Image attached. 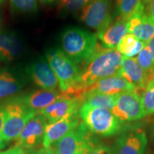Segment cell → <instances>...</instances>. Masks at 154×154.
Wrapping results in <instances>:
<instances>
[{"label": "cell", "mask_w": 154, "mask_h": 154, "mask_svg": "<svg viewBox=\"0 0 154 154\" xmlns=\"http://www.w3.org/2000/svg\"><path fill=\"white\" fill-rule=\"evenodd\" d=\"M26 154H52L49 149H41L38 150H29L26 151Z\"/></svg>", "instance_id": "1f68e13d"}, {"label": "cell", "mask_w": 154, "mask_h": 154, "mask_svg": "<svg viewBox=\"0 0 154 154\" xmlns=\"http://www.w3.org/2000/svg\"><path fill=\"white\" fill-rule=\"evenodd\" d=\"M146 43L141 42L131 34H126L121 38L117 46V50L124 57L134 58L145 47Z\"/></svg>", "instance_id": "44dd1931"}, {"label": "cell", "mask_w": 154, "mask_h": 154, "mask_svg": "<svg viewBox=\"0 0 154 154\" xmlns=\"http://www.w3.org/2000/svg\"><path fill=\"white\" fill-rule=\"evenodd\" d=\"M128 33V22L117 19L104 29L97 33V37L103 47L114 49L124 36Z\"/></svg>", "instance_id": "d6986e66"}, {"label": "cell", "mask_w": 154, "mask_h": 154, "mask_svg": "<svg viewBox=\"0 0 154 154\" xmlns=\"http://www.w3.org/2000/svg\"><path fill=\"white\" fill-rule=\"evenodd\" d=\"M48 124L47 119L40 113L34 116L27 123L17 138L15 146L26 151L33 150L43 140L44 131Z\"/></svg>", "instance_id": "30bf717a"}, {"label": "cell", "mask_w": 154, "mask_h": 154, "mask_svg": "<svg viewBox=\"0 0 154 154\" xmlns=\"http://www.w3.org/2000/svg\"><path fill=\"white\" fill-rule=\"evenodd\" d=\"M26 72L30 79L43 89L56 90L59 86L54 72L44 58H39L29 64Z\"/></svg>", "instance_id": "7c38bea8"}, {"label": "cell", "mask_w": 154, "mask_h": 154, "mask_svg": "<svg viewBox=\"0 0 154 154\" xmlns=\"http://www.w3.org/2000/svg\"><path fill=\"white\" fill-rule=\"evenodd\" d=\"M119 74L138 90L143 91L148 83L149 77L139 66L136 58L124 57Z\"/></svg>", "instance_id": "e0dca14e"}, {"label": "cell", "mask_w": 154, "mask_h": 154, "mask_svg": "<svg viewBox=\"0 0 154 154\" xmlns=\"http://www.w3.org/2000/svg\"><path fill=\"white\" fill-rule=\"evenodd\" d=\"M91 0H58V7L61 11L75 12L82 10Z\"/></svg>", "instance_id": "4316f807"}, {"label": "cell", "mask_w": 154, "mask_h": 154, "mask_svg": "<svg viewBox=\"0 0 154 154\" xmlns=\"http://www.w3.org/2000/svg\"><path fill=\"white\" fill-rule=\"evenodd\" d=\"M99 143L94 134L81 121L78 126L48 149L52 154H88Z\"/></svg>", "instance_id": "8992f818"}, {"label": "cell", "mask_w": 154, "mask_h": 154, "mask_svg": "<svg viewBox=\"0 0 154 154\" xmlns=\"http://www.w3.org/2000/svg\"><path fill=\"white\" fill-rule=\"evenodd\" d=\"M11 11L14 13H34L38 10V0H9Z\"/></svg>", "instance_id": "484cf974"}, {"label": "cell", "mask_w": 154, "mask_h": 154, "mask_svg": "<svg viewBox=\"0 0 154 154\" xmlns=\"http://www.w3.org/2000/svg\"><path fill=\"white\" fill-rule=\"evenodd\" d=\"M83 100L79 98L64 96L40 111L47 119L48 123H53L69 116L79 114Z\"/></svg>", "instance_id": "8fae6325"}, {"label": "cell", "mask_w": 154, "mask_h": 154, "mask_svg": "<svg viewBox=\"0 0 154 154\" xmlns=\"http://www.w3.org/2000/svg\"><path fill=\"white\" fill-rule=\"evenodd\" d=\"M147 4V7L145 8L146 12L154 21V0H149Z\"/></svg>", "instance_id": "f546056e"}, {"label": "cell", "mask_w": 154, "mask_h": 154, "mask_svg": "<svg viewBox=\"0 0 154 154\" xmlns=\"http://www.w3.org/2000/svg\"><path fill=\"white\" fill-rule=\"evenodd\" d=\"M79 114L63 118L53 123H48L44 131L42 145L44 149H49L61 138L80 124Z\"/></svg>", "instance_id": "5bb4252c"}, {"label": "cell", "mask_w": 154, "mask_h": 154, "mask_svg": "<svg viewBox=\"0 0 154 154\" xmlns=\"http://www.w3.org/2000/svg\"><path fill=\"white\" fill-rule=\"evenodd\" d=\"M4 2H5V0H0V5H2V4L4 3Z\"/></svg>", "instance_id": "74e56055"}, {"label": "cell", "mask_w": 154, "mask_h": 154, "mask_svg": "<svg viewBox=\"0 0 154 154\" xmlns=\"http://www.w3.org/2000/svg\"><path fill=\"white\" fill-rule=\"evenodd\" d=\"M63 52L79 64L87 60L99 49L97 35L78 27L66 29L61 36Z\"/></svg>", "instance_id": "3957f363"}, {"label": "cell", "mask_w": 154, "mask_h": 154, "mask_svg": "<svg viewBox=\"0 0 154 154\" xmlns=\"http://www.w3.org/2000/svg\"><path fill=\"white\" fill-rule=\"evenodd\" d=\"M2 17L0 15V34L2 32Z\"/></svg>", "instance_id": "d590c367"}, {"label": "cell", "mask_w": 154, "mask_h": 154, "mask_svg": "<svg viewBox=\"0 0 154 154\" xmlns=\"http://www.w3.org/2000/svg\"><path fill=\"white\" fill-rule=\"evenodd\" d=\"M123 56L117 49L100 46L80 69L79 90L83 97L86 89L97 81L119 74Z\"/></svg>", "instance_id": "6da1fadb"}, {"label": "cell", "mask_w": 154, "mask_h": 154, "mask_svg": "<svg viewBox=\"0 0 154 154\" xmlns=\"http://www.w3.org/2000/svg\"><path fill=\"white\" fill-rule=\"evenodd\" d=\"M4 124H5V109H4V105H0V138L2 134Z\"/></svg>", "instance_id": "4dcf8cb0"}, {"label": "cell", "mask_w": 154, "mask_h": 154, "mask_svg": "<svg viewBox=\"0 0 154 154\" xmlns=\"http://www.w3.org/2000/svg\"><path fill=\"white\" fill-rule=\"evenodd\" d=\"M24 45L16 33L2 31L0 34V61L9 63L22 54Z\"/></svg>", "instance_id": "2e32d148"}, {"label": "cell", "mask_w": 154, "mask_h": 154, "mask_svg": "<svg viewBox=\"0 0 154 154\" xmlns=\"http://www.w3.org/2000/svg\"><path fill=\"white\" fill-rule=\"evenodd\" d=\"M22 79L11 69H0V101L9 100L21 91L24 86Z\"/></svg>", "instance_id": "ffe728a7"}, {"label": "cell", "mask_w": 154, "mask_h": 154, "mask_svg": "<svg viewBox=\"0 0 154 154\" xmlns=\"http://www.w3.org/2000/svg\"><path fill=\"white\" fill-rule=\"evenodd\" d=\"M143 91L134 89L116 95L112 113L121 122H131L146 116L141 103Z\"/></svg>", "instance_id": "52a82bcc"}, {"label": "cell", "mask_w": 154, "mask_h": 154, "mask_svg": "<svg viewBox=\"0 0 154 154\" xmlns=\"http://www.w3.org/2000/svg\"><path fill=\"white\" fill-rule=\"evenodd\" d=\"M88 154H116L114 148L104 143H99Z\"/></svg>", "instance_id": "83f0119b"}, {"label": "cell", "mask_w": 154, "mask_h": 154, "mask_svg": "<svg viewBox=\"0 0 154 154\" xmlns=\"http://www.w3.org/2000/svg\"><path fill=\"white\" fill-rule=\"evenodd\" d=\"M26 151L25 149L22 148L18 147V146H14L8 150H6L5 151L0 152V154H26Z\"/></svg>", "instance_id": "f1b7e54d"}, {"label": "cell", "mask_w": 154, "mask_h": 154, "mask_svg": "<svg viewBox=\"0 0 154 154\" xmlns=\"http://www.w3.org/2000/svg\"><path fill=\"white\" fill-rule=\"evenodd\" d=\"M142 107L145 116L154 113V78L150 81L141 94Z\"/></svg>", "instance_id": "d4e9b609"}, {"label": "cell", "mask_w": 154, "mask_h": 154, "mask_svg": "<svg viewBox=\"0 0 154 154\" xmlns=\"http://www.w3.org/2000/svg\"><path fill=\"white\" fill-rule=\"evenodd\" d=\"M79 117L90 132L99 136L109 137L119 134L122 129L123 123L112 111L103 108L83 103Z\"/></svg>", "instance_id": "277c9868"}, {"label": "cell", "mask_w": 154, "mask_h": 154, "mask_svg": "<svg viewBox=\"0 0 154 154\" xmlns=\"http://www.w3.org/2000/svg\"><path fill=\"white\" fill-rule=\"evenodd\" d=\"M111 4V0H91L81 10V22L97 32L104 29L113 22Z\"/></svg>", "instance_id": "ba28073f"}, {"label": "cell", "mask_w": 154, "mask_h": 154, "mask_svg": "<svg viewBox=\"0 0 154 154\" xmlns=\"http://www.w3.org/2000/svg\"><path fill=\"white\" fill-rule=\"evenodd\" d=\"M146 44H147V46L149 48L150 51H151L152 57H153V60L154 62V36L151 38V39H150V41Z\"/></svg>", "instance_id": "d6a6232c"}, {"label": "cell", "mask_w": 154, "mask_h": 154, "mask_svg": "<svg viewBox=\"0 0 154 154\" xmlns=\"http://www.w3.org/2000/svg\"><path fill=\"white\" fill-rule=\"evenodd\" d=\"M116 95H109L99 92L88 91L83 96V103L91 106L103 108L112 111L116 103Z\"/></svg>", "instance_id": "7402d4cb"}, {"label": "cell", "mask_w": 154, "mask_h": 154, "mask_svg": "<svg viewBox=\"0 0 154 154\" xmlns=\"http://www.w3.org/2000/svg\"><path fill=\"white\" fill-rule=\"evenodd\" d=\"M5 146V141L4 140H2L0 138V150L2 149Z\"/></svg>", "instance_id": "e575fe53"}, {"label": "cell", "mask_w": 154, "mask_h": 154, "mask_svg": "<svg viewBox=\"0 0 154 154\" xmlns=\"http://www.w3.org/2000/svg\"><path fill=\"white\" fill-rule=\"evenodd\" d=\"M38 1L43 5H52L56 0H38Z\"/></svg>", "instance_id": "836d02e7"}, {"label": "cell", "mask_w": 154, "mask_h": 154, "mask_svg": "<svg viewBox=\"0 0 154 154\" xmlns=\"http://www.w3.org/2000/svg\"><path fill=\"white\" fill-rule=\"evenodd\" d=\"M139 66L141 67L143 72L146 73L149 77V80L151 81L152 79L154 78V62L152 57L151 51H150L149 47L146 44L143 49L140 51L136 57Z\"/></svg>", "instance_id": "cb8c5ba5"}, {"label": "cell", "mask_w": 154, "mask_h": 154, "mask_svg": "<svg viewBox=\"0 0 154 154\" xmlns=\"http://www.w3.org/2000/svg\"><path fill=\"white\" fill-rule=\"evenodd\" d=\"M134 89H136L134 86L120 74H117L97 81L88 87L86 92L94 91L109 95H117Z\"/></svg>", "instance_id": "9a60e30c"}, {"label": "cell", "mask_w": 154, "mask_h": 154, "mask_svg": "<svg viewBox=\"0 0 154 154\" xmlns=\"http://www.w3.org/2000/svg\"><path fill=\"white\" fill-rule=\"evenodd\" d=\"M140 1L142 2V3H143L144 5H145V4H146V3H148V2H149V0H140Z\"/></svg>", "instance_id": "8d00e7d4"}, {"label": "cell", "mask_w": 154, "mask_h": 154, "mask_svg": "<svg viewBox=\"0 0 154 154\" xmlns=\"http://www.w3.org/2000/svg\"><path fill=\"white\" fill-rule=\"evenodd\" d=\"M141 4L140 0H116V16L117 19L128 22Z\"/></svg>", "instance_id": "603a6c76"}, {"label": "cell", "mask_w": 154, "mask_h": 154, "mask_svg": "<svg viewBox=\"0 0 154 154\" xmlns=\"http://www.w3.org/2000/svg\"><path fill=\"white\" fill-rule=\"evenodd\" d=\"M64 96H68L57 89L48 90L41 88L21 97V99L29 108L39 113L45 108L52 104L57 100Z\"/></svg>", "instance_id": "ac0fdd59"}, {"label": "cell", "mask_w": 154, "mask_h": 154, "mask_svg": "<svg viewBox=\"0 0 154 154\" xmlns=\"http://www.w3.org/2000/svg\"><path fill=\"white\" fill-rule=\"evenodd\" d=\"M4 109L5 124L1 139L5 142L16 140L29 121L38 113L29 108L21 98L6 101Z\"/></svg>", "instance_id": "5b68a950"}, {"label": "cell", "mask_w": 154, "mask_h": 154, "mask_svg": "<svg viewBox=\"0 0 154 154\" xmlns=\"http://www.w3.org/2000/svg\"><path fill=\"white\" fill-rule=\"evenodd\" d=\"M46 59L57 76L60 91L68 96L82 99L79 90L80 69L77 64L59 49L48 50Z\"/></svg>", "instance_id": "7a4b0ae2"}, {"label": "cell", "mask_w": 154, "mask_h": 154, "mask_svg": "<svg viewBox=\"0 0 154 154\" xmlns=\"http://www.w3.org/2000/svg\"><path fill=\"white\" fill-rule=\"evenodd\" d=\"M148 144L147 136L140 128L121 129L116 140V154H145Z\"/></svg>", "instance_id": "9c48e42d"}, {"label": "cell", "mask_w": 154, "mask_h": 154, "mask_svg": "<svg viewBox=\"0 0 154 154\" xmlns=\"http://www.w3.org/2000/svg\"><path fill=\"white\" fill-rule=\"evenodd\" d=\"M145 5L141 4L128 21V32L147 44L154 36V21L146 12Z\"/></svg>", "instance_id": "4fadbf2b"}]
</instances>
